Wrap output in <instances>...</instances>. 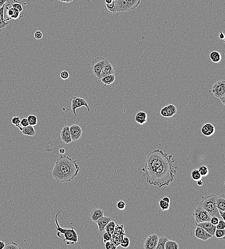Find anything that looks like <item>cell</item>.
<instances>
[{"label":"cell","mask_w":225,"mask_h":249,"mask_svg":"<svg viewBox=\"0 0 225 249\" xmlns=\"http://www.w3.org/2000/svg\"><path fill=\"white\" fill-rule=\"evenodd\" d=\"M173 155L157 149L148 153L142 170L146 175V182L161 188L168 186L174 179L178 167L173 165Z\"/></svg>","instance_id":"obj_1"},{"label":"cell","mask_w":225,"mask_h":249,"mask_svg":"<svg viewBox=\"0 0 225 249\" xmlns=\"http://www.w3.org/2000/svg\"><path fill=\"white\" fill-rule=\"evenodd\" d=\"M80 167L76 160L60 154L54 165L52 174L58 182H70L78 175Z\"/></svg>","instance_id":"obj_2"},{"label":"cell","mask_w":225,"mask_h":249,"mask_svg":"<svg viewBox=\"0 0 225 249\" xmlns=\"http://www.w3.org/2000/svg\"><path fill=\"white\" fill-rule=\"evenodd\" d=\"M60 213V211H59L56 214V216H55V222L57 226V228H56L57 236L60 238H62L60 234L64 235V238L63 239V241L64 242H65L66 244L71 245L77 244L78 242V235L74 228H64L61 227L60 226L58 221V216Z\"/></svg>","instance_id":"obj_3"},{"label":"cell","mask_w":225,"mask_h":249,"mask_svg":"<svg viewBox=\"0 0 225 249\" xmlns=\"http://www.w3.org/2000/svg\"><path fill=\"white\" fill-rule=\"evenodd\" d=\"M215 193H211L208 196L202 197V201L199 204V206L202 207L212 216H216L219 220H221L222 217L220 216L219 210L216 207ZM223 220V219H222Z\"/></svg>","instance_id":"obj_4"},{"label":"cell","mask_w":225,"mask_h":249,"mask_svg":"<svg viewBox=\"0 0 225 249\" xmlns=\"http://www.w3.org/2000/svg\"><path fill=\"white\" fill-rule=\"evenodd\" d=\"M212 92L215 97L220 99L224 105L225 104V80H220L214 84L212 88Z\"/></svg>","instance_id":"obj_5"},{"label":"cell","mask_w":225,"mask_h":249,"mask_svg":"<svg viewBox=\"0 0 225 249\" xmlns=\"http://www.w3.org/2000/svg\"><path fill=\"white\" fill-rule=\"evenodd\" d=\"M107 59L104 57L99 56L93 60L91 65V70L93 75L98 79H100L101 71Z\"/></svg>","instance_id":"obj_6"},{"label":"cell","mask_w":225,"mask_h":249,"mask_svg":"<svg viewBox=\"0 0 225 249\" xmlns=\"http://www.w3.org/2000/svg\"><path fill=\"white\" fill-rule=\"evenodd\" d=\"M192 215L196 223L210 221L211 218L208 213L199 205L194 209Z\"/></svg>","instance_id":"obj_7"},{"label":"cell","mask_w":225,"mask_h":249,"mask_svg":"<svg viewBox=\"0 0 225 249\" xmlns=\"http://www.w3.org/2000/svg\"><path fill=\"white\" fill-rule=\"evenodd\" d=\"M71 100L72 104L71 110L72 111V113H74L75 116H77L76 113V109L82 106H85L87 107L88 112L90 111V108H89L88 103L85 99L83 98L82 97H78V96H75V97H72Z\"/></svg>","instance_id":"obj_8"},{"label":"cell","mask_w":225,"mask_h":249,"mask_svg":"<svg viewBox=\"0 0 225 249\" xmlns=\"http://www.w3.org/2000/svg\"><path fill=\"white\" fill-rule=\"evenodd\" d=\"M10 2H8V4L6 5V14L7 18L5 19V21H10L11 19H14V20H17V19H20L23 17V15H22L20 13V12L14 8H9V6H10Z\"/></svg>","instance_id":"obj_9"},{"label":"cell","mask_w":225,"mask_h":249,"mask_svg":"<svg viewBox=\"0 0 225 249\" xmlns=\"http://www.w3.org/2000/svg\"><path fill=\"white\" fill-rule=\"evenodd\" d=\"M158 237L157 234L153 233L147 237L144 242L145 249H156L158 242Z\"/></svg>","instance_id":"obj_10"},{"label":"cell","mask_w":225,"mask_h":249,"mask_svg":"<svg viewBox=\"0 0 225 249\" xmlns=\"http://www.w3.org/2000/svg\"><path fill=\"white\" fill-rule=\"evenodd\" d=\"M69 130L72 141H77L82 137V129L78 124H72L69 127Z\"/></svg>","instance_id":"obj_11"},{"label":"cell","mask_w":225,"mask_h":249,"mask_svg":"<svg viewBox=\"0 0 225 249\" xmlns=\"http://www.w3.org/2000/svg\"><path fill=\"white\" fill-rule=\"evenodd\" d=\"M194 235L196 238L203 241H206L209 239L212 238L213 236L206 232L204 228L197 226L194 231Z\"/></svg>","instance_id":"obj_12"},{"label":"cell","mask_w":225,"mask_h":249,"mask_svg":"<svg viewBox=\"0 0 225 249\" xmlns=\"http://www.w3.org/2000/svg\"><path fill=\"white\" fill-rule=\"evenodd\" d=\"M60 136L61 140L65 144H68L72 142L69 126H64L62 128L60 131Z\"/></svg>","instance_id":"obj_13"},{"label":"cell","mask_w":225,"mask_h":249,"mask_svg":"<svg viewBox=\"0 0 225 249\" xmlns=\"http://www.w3.org/2000/svg\"><path fill=\"white\" fill-rule=\"evenodd\" d=\"M201 132L206 137H210L215 133V128L210 123H206L201 127Z\"/></svg>","instance_id":"obj_14"},{"label":"cell","mask_w":225,"mask_h":249,"mask_svg":"<svg viewBox=\"0 0 225 249\" xmlns=\"http://www.w3.org/2000/svg\"><path fill=\"white\" fill-rule=\"evenodd\" d=\"M196 226L202 228L212 236H214L216 229V226L213 225L210 221L204 222L202 223H196Z\"/></svg>","instance_id":"obj_15"},{"label":"cell","mask_w":225,"mask_h":249,"mask_svg":"<svg viewBox=\"0 0 225 249\" xmlns=\"http://www.w3.org/2000/svg\"><path fill=\"white\" fill-rule=\"evenodd\" d=\"M89 213L90 220L95 223L104 216L103 210L100 209L93 208L89 211Z\"/></svg>","instance_id":"obj_16"},{"label":"cell","mask_w":225,"mask_h":249,"mask_svg":"<svg viewBox=\"0 0 225 249\" xmlns=\"http://www.w3.org/2000/svg\"><path fill=\"white\" fill-rule=\"evenodd\" d=\"M116 7V12H124L129 11L127 2L126 0H114Z\"/></svg>","instance_id":"obj_17"},{"label":"cell","mask_w":225,"mask_h":249,"mask_svg":"<svg viewBox=\"0 0 225 249\" xmlns=\"http://www.w3.org/2000/svg\"><path fill=\"white\" fill-rule=\"evenodd\" d=\"M114 69L112 66V65L109 62V60H107L101 71L100 79L106 76L114 74Z\"/></svg>","instance_id":"obj_18"},{"label":"cell","mask_w":225,"mask_h":249,"mask_svg":"<svg viewBox=\"0 0 225 249\" xmlns=\"http://www.w3.org/2000/svg\"><path fill=\"white\" fill-rule=\"evenodd\" d=\"M111 220H112V218L109 217V216H104L100 217V219H99L96 222V223H97V225H98L99 232H103L104 231L106 226L107 225L109 222Z\"/></svg>","instance_id":"obj_19"},{"label":"cell","mask_w":225,"mask_h":249,"mask_svg":"<svg viewBox=\"0 0 225 249\" xmlns=\"http://www.w3.org/2000/svg\"><path fill=\"white\" fill-rule=\"evenodd\" d=\"M147 120V114L143 111H140L138 112L135 115V121L141 125H143L145 123H146Z\"/></svg>","instance_id":"obj_20"},{"label":"cell","mask_w":225,"mask_h":249,"mask_svg":"<svg viewBox=\"0 0 225 249\" xmlns=\"http://www.w3.org/2000/svg\"><path fill=\"white\" fill-rule=\"evenodd\" d=\"M215 202L219 211H225V194L223 193L219 196H216L215 197Z\"/></svg>","instance_id":"obj_21"},{"label":"cell","mask_w":225,"mask_h":249,"mask_svg":"<svg viewBox=\"0 0 225 249\" xmlns=\"http://www.w3.org/2000/svg\"><path fill=\"white\" fill-rule=\"evenodd\" d=\"M19 128L20 131L22 132L23 134L25 135L29 136H34L35 135L36 132L33 126H29L27 127H23L21 126L17 127Z\"/></svg>","instance_id":"obj_22"},{"label":"cell","mask_w":225,"mask_h":249,"mask_svg":"<svg viewBox=\"0 0 225 249\" xmlns=\"http://www.w3.org/2000/svg\"><path fill=\"white\" fill-rule=\"evenodd\" d=\"M209 56L210 59H211V61L215 63H217L220 62L222 59V57H221L220 53L217 51H213L210 53Z\"/></svg>","instance_id":"obj_23"},{"label":"cell","mask_w":225,"mask_h":249,"mask_svg":"<svg viewBox=\"0 0 225 249\" xmlns=\"http://www.w3.org/2000/svg\"><path fill=\"white\" fill-rule=\"evenodd\" d=\"M116 77L114 74L106 76L100 79V81L104 84L105 86L111 85L114 83L115 81Z\"/></svg>","instance_id":"obj_24"},{"label":"cell","mask_w":225,"mask_h":249,"mask_svg":"<svg viewBox=\"0 0 225 249\" xmlns=\"http://www.w3.org/2000/svg\"><path fill=\"white\" fill-rule=\"evenodd\" d=\"M166 110L168 114L169 117H171L177 113V108L173 104H169L165 106Z\"/></svg>","instance_id":"obj_25"},{"label":"cell","mask_w":225,"mask_h":249,"mask_svg":"<svg viewBox=\"0 0 225 249\" xmlns=\"http://www.w3.org/2000/svg\"><path fill=\"white\" fill-rule=\"evenodd\" d=\"M125 236L123 234H115V233H113L112 235V242L114 243V244L116 245L117 247L120 245L121 242L123 239V237Z\"/></svg>","instance_id":"obj_26"},{"label":"cell","mask_w":225,"mask_h":249,"mask_svg":"<svg viewBox=\"0 0 225 249\" xmlns=\"http://www.w3.org/2000/svg\"><path fill=\"white\" fill-rule=\"evenodd\" d=\"M127 2L129 11L134 10L138 6L141 0H126Z\"/></svg>","instance_id":"obj_27"},{"label":"cell","mask_w":225,"mask_h":249,"mask_svg":"<svg viewBox=\"0 0 225 249\" xmlns=\"http://www.w3.org/2000/svg\"><path fill=\"white\" fill-rule=\"evenodd\" d=\"M179 248V244L175 241L168 239L165 243V249H178Z\"/></svg>","instance_id":"obj_28"},{"label":"cell","mask_w":225,"mask_h":249,"mask_svg":"<svg viewBox=\"0 0 225 249\" xmlns=\"http://www.w3.org/2000/svg\"><path fill=\"white\" fill-rule=\"evenodd\" d=\"M168 239V238L166 237H158V242L156 249H165V243Z\"/></svg>","instance_id":"obj_29"},{"label":"cell","mask_w":225,"mask_h":249,"mask_svg":"<svg viewBox=\"0 0 225 249\" xmlns=\"http://www.w3.org/2000/svg\"><path fill=\"white\" fill-rule=\"evenodd\" d=\"M116 225L115 222L114 221H111L106 226L104 231H105L106 232H109L111 234H113L114 232V230H115Z\"/></svg>","instance_id":"obj_30"},{"label":"cell","mask_w":225,"mask_h":249,"mask_svg":"<svg viewBox=\"0 0 225 249\" xmlns=\"http://www.w3.org/2000/svg\"><path fill=\"white\" fill-rule=\"evenodd\" d=\"M104 9L108 12L111 13H115L116 12V7L115 2L113 0V2L110 4H106L104 5Z\"/></svg>","instance_id":"obj_31"},{"label":"cell","mask_w":225,"mask_h":249,"mask_svg":"<svg viewBox=\"0 0 225 249\" xmlns=\"http://www.w3.org/2000/svg\"><path fill=\"white\" fill-rule=\"evenodd\" d=\"M191 177L192 179L195 181H197L198 180H201L202 178V176L200 174V172L198 169H194L192 171L191 173Z\"/></svg>","instance_id":"obj_32"},{"label":"cell","mask_w":225,"mask_h":249,"mask_svg":"<svg viewBox=\"0 0 225 249\" xmlns=\"http://www.w3.org/2000/svg\"><path fill=\"white\" fill-rule=\"evenodd\" d=\"M214 236L218 239H225V229H215Z\"/></svg>","instance_id":"obj_33"},{"label":"cell","mask_w":225,"mask_h":249,"mask_svg":"<svg viewBox=\"0 0 225 249\" xmlns=\"http://www.w3.org/2000/svg\"><path fill=\"white\" fill-rule=\"evenodd\" d=\"M27 119L29 121V124L30 126H35L37 124V118L35 115H29Z\"/></svg>","instance_id":"obj_34"},{"label":"cell","mask_w":225,"mask_h":249,"mask_svg":"<svg viewBox=\"0 0 225 249\" xmlns=\"http://www.w3.org/2000/svg\"><path fill=\"white\" fill-rule=\"evenodd\" d=\"M198 170L200 172V174L202 177H205L208 176L209 174V170L208 167L204 165H201L198 168Z\"/></svg>","instance_id":"obj_35"},{"label":"cell","mask_w":225,"mask_h":249,"mask_svg":"<svg viewBox=\"0 0 225 249\" xmlns=\"http://www.w3.org/2000/svg\"><path fill=\"white\" fill-rule=\"evenodd\" d=\"M158 204H159V207L162 211H167L169 209V203L168 202H165L161 199L159 200Z\"/></svg>","instance_id":"obj_36"},{"label":"cell","mask_w":225,"mask_h":249,"mask_svg":"<svg viewBox=\"0 0 225 249\" xmlns=\"http://www.w3.org/2000/svg\"><path fill=\"white\" fill-rule=\"evenodd\" d=\"M5 249H20L21 247L19 246L17 244L14 242H11L6 245Z\"/></svg>","instance_id":"obj_37"},{"label":"cell","mask_w":225,"mask_h":249,"mask_svg":"<svg viewBox=\"0 0 225 249\" xmlns=\"http://www.w3.org/2000/svg\"><path fill=\"white\" fill-rule=\"evenodd\" d=\"M130 244V241L129 238L124 236L123 239H122L121 243H120V245H121V247H123V248H127L129 246Z\"/></svg>","instance_id":"obj_38"},{"label":"cell","mask_w":225,"mask_h":249,"mask_svg":"<svg viewBox=\"0 0 225 249\" xmlns=\"http://www.w3.org/2000/svg\"><path fill=\"white\" fill-rule=\"evenodd\" d=\"M104 246L106 249H115L117 248L116 245L111 240L105 243Z\"/></svg>","instance_id":"obj_39"},{"label":"cell","mask_w":225,"mask_h":249,"mask_svg":"<svg viewBox=\"0 0 225 249\" xmlns=\"http://www.w3.org/2000/svg\"><path fill=\"white\" fill-rule=\"evenodd\" d=\"M22 4H24V5H26V3H23V2H14V3H13L12 5V7L13 8H16V9H17L20 13L21 12L23 11V6H22Z\"/></svg>","instance_id":"obj_40"},{"label":"cell","mask_w":225,"mask_h":249,"mask_svg":"<svg viewBox=\"0 0 225 249\" xmlns=\"http://www.w3.org/2000/svg\"><path fill=\"white\" fill-rule=\"evenodd\" d=\"M112 234L109 232H106L104 233L103 235V239L104 243L111 240L112 239Z\"/></svg>","instance_id":"obj_41"},{"label":"cell","mask_w":225,"mask_h":249,"mask_svg":"<svg viewBox=\"0 0 225 249\" xmlns=\"http://www.w3.org/2000/svg\"><path fill=\"white\" fill-rule=\"evenodd\" d=\"M11 122H12V123L14 124V126H16V127H18V126H21V124H20L21 120H20V118H19V117H18L14 116V117H13L12 119Z\"/></svg>","instance_id":"obj_42"},{"label":"cell","mask_w":225,"mask_h":249,"mask_svg":"<svg viewBox=\"0 0 225 249\" xmlns=\"http://www.w3.org/2000/svg\"><path fill=\"white\" fill-rule=\"evenodd\" d=\"M216 229H223L225 228V220H219V223L216 225Z\"/></svg>","instance_id":"obj_43"},{"label":"cell","mask_w":225,"mask_h":249,"mask_svg":"<svg viewBox=\"0 0 225 249\" xmlns=\"http://www.w3.org/2000/svg\"><path fill=\"white\" fill-rule=\"evenodd\" d=\"M69 73L66 71H63L60 73V77L63 80H67L69 78Z\"/></svg>","instance_id":"obj_44"},{"label":"cell","mask_w":225,"mask_h":249,"mask_svg":"<svg viewBox=\"0 0 225 249\" xmlns=\"http://www.w3.org/2000/svg\"><path fill=\"white\" fill-rule=\"evenodd\" d=\"M117 208L121 210H124L126 208V204L124 201L122 200L118 201L117 203Z\"/></svg>","instance_id":"obj_45"},{"label":"cell","mask_w":225,"mask_h":249,"mask_svg":"<svg viewBox=\"0 0 225 249\" xmlns=\"http://www.w3.org/2000/svg\"><path fill=\"white\" fill-rule=\"evenodd\" d=\"M8 25V23L5 21V20L0 22V32L4 30L7 27Z\"/></svg>","instance_id":"obj_46"},{"label":"cell","mask_w":225,"mask_h":249,"mask_svg":"<svg viewBox=\"0 0 225 249\" xmlns=\"http://www.w3.org/2000/svg\"><path fill=\"white\" fill-rule=\"evenodd\" d=\"M34 36L36 40H41L43 37V34L41 31H36L34 33Z\"/></svg>","instance_id":"obj_47"},{"label":"cell","mask_w":225,"mask_h":249,"mask_svg":"<svg viewBox=\"0 0 225 249\" xmlns=\"http://www.w3.org/2000/svg\"><path fill=\"white\" fill-rule=\"evenodd\" d=\"M6 5H3L2 7H0V22L5 20L4 18V10Z\"/></svg>","instance_id":"obj_48"},{"label":"cell","mask_w":225,"mask_h":249,"mask_svg":"<svg viewBox=\"0 0 225 249\" xmlns=\"http://www.w3.org/2000/svg\"><path fill=\"white\" fill-rule=\"evenodd\" d=\"M20 124L23 127H27V126L29 125L28 119L26 118H22V120H21V122H20Z\"/></svg>","instance_id":"obj_49"},{"label":"cell","mask_w":225,"mask_h":249,"mask_svg":"<svg viewBox=\"0 0 225 249\" xmlns=\"http://www.w3.org/2000/svg\"><path fill=\"white\" fill-rule=\"evenodd\" d=\"M219 218L216 217V216H212L211 219H210V222L212 224H213V225L216 226L217 223H219Z\"/></svg>","instance_id":"obj_50"},{"label":"cell","mask_w":225,"mask_h":249,"mask_svg":"<svg viewBox=\"0 0 225 249\" xmlns=\"http://www.w3.org/2000/svg\"><path fill=\"white\" fill-rule=\"evenodd\" d=\"M160 114L162 117H169L168 114L167 113L165 107H163L160 112Z\"/></svg>","instance_id":"obj_51"},{"label":"cell","mask_w":225,"mask_h":249,"mask_svg":"<svg viewBox=\"0 0 225 249\" xmlns=\"http://www.w3.org/2000/svg\"><path fill=\"white\" fill-rule=\"evenodd\" d=\"M217 29L219 30V37L220 39L221 40H225V35H224V33L223 32H221L219 29Z\"/></svg>","instance_id":"obj_52"},{"label":"cell","mask_w":225,"mask_h":249,"mask_svg":"<svg viewBox=\"0 0 225 249\" xmlns=\"http://www.w3.org/2000/svg\"><path fill=\"white\" fill-rule=\"evenodd\" d=\"M7 2H8V0H0V7H2L3 5H6Z\"/></svg>","instance_id":"obj_53"},{"label":"cell","mask_w":225,"mask_h":249,"mask_svg":"<svg viewBox=\"0 0 225 249\" xmlns=\"http://www.w3.org/2000/svg\"><path fill=\"white\" fill-rule=\"evenodd\" d=\"M6 246V244L3 242V240L0 241V249H3Z\"/></svg>","instance_id":"obj_54"},{"label":"cell","mask_w":225,"mask_h":249,"mask_svg":"<svg viewBox=\"0 0 225 249\" xmlns=\"http://www.w3.org/2000/svg\"><path fill=\"white\" fill-rule=\"evenodd\" d=\"M163 200L164 201H165V202H168L169 203H170V199H169V198L168 197H163L162 198Z\"/></svg>","instance_id":"obj_55"},{"label":"cell","mask_w":225,"mask_h":249,"mask_svg":"<svg viewBox=\"0 0 225 249\" xmlns=\"http://www.w3.org/2000/svg\"><path fill=\"white\" fill-rule=\"evenodd\" d=\"M60 2H65V3H70L72 2L74 0H58Z\"/></svg>","instance_id":"obj_56"},{"label":"cell","mask_w":225,"mask_h":249,"mask_svg":"<svg viewBox=\"0 0 225 249\" xmlns=\"http://www.w3.org/2000/svg\"><path fill=\"white\" fill-rule=\"evenodd\" d=\"M59 152L60 154H64L65 152V150L64 148H60L59 150Z\"/></svg>","instance_id":"obj_57"},{"label":"cell","mask_w":225,"mask_h":249,"mask_svg":"<svg viewBox=\"0 0 225 249\" xmlns=\"http://www.w3.org/2000/svg\"><path fill=\"white\" fill-rule=\"evenodd\" d=\"M203 182L202 181L201 179L198 180L197 181V184L198 186H203Z\"/></svg>","instance_id":"obj_58"},{"label":"cell","mask_w":225,"mask_h":249,"mask_svg":"<svg viewBox=\"0 0 225 249\" xmlns=\"http://www.w3.org/2000/svg\"><path fill=\"white\" fill-rule=\"evenodd\" d=\"M104 1L106 4H110L113 2V0H104Z\"/></svg>","instance_id":"obj_59"},{"label":"cell","mask_w":225,"mask_h":249,"mask_svg":"<svg viewBox=\"0 0 225 249\" xmlns=\"http://www.w3.org/2000/svg\"><path fill=\"white\" fill-rule=\"evenodd\" d=\"M13 1L14 2H19V3H20V2H20L18 1H17V0H13Z\"/></svg>","instance_id":"obj_60"}]
</instances>
